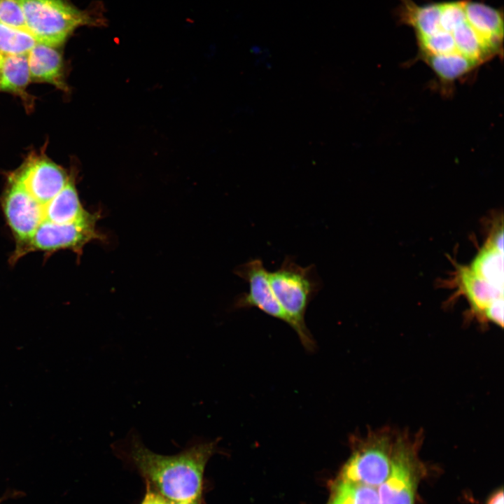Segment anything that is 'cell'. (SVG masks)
I'll return each mask as SVG.
<instances>
[{
	"label": "cell",
	"instance_id": "cell-4",
	"mask_svg": "<svg viewBox=\"0 0 504 504\" xmlns=\"http://www.w3.org/2000/svg\"><path fill=\"white\" fill-rule=\"evenodd\" d=\"M398 433L389 429L369 430L364 438L354 437L353 451L342 468L340 479L372 487L389 475Z\"/></svg>",
	"mask_w": 504,
	"mask_h": 504
},
{
	"label": "cell",
	"instance_id": "cell-5",
	"mask_svg": "<svg viewBox=\"0 0 504 504\" xmlns=\"http://www.w3.org/2000/svg\"><path fill=\"white\" fill-rule=\"evenodd\" d=\"M10 174L34 200L39 216V210L64 188L71 174L46 156L33 155Z\"/></svg>",
	"mask_w": 504,
	"mask_h": 504
},
{
	"label": "cell",
	"instance_id": "cell-22",
	"mask_svg": "<svg viewBox=\"0 0 504 504\" xmlns=\"http://www.w3.org/2000/svg\"><path fill=\"white\" fill-rule=\"evenodd\" d=\"M4 55L0 52V74H1V70L4 62Z\"/></svg>",
	"mask_w": 504,
	"mask_h": 504
},
{
	"label": "cell",
	"instance_id": "cell-19",
	"mask_svg": "<svg viewBox=\"0 0 504 504\" xmlns=\"http://www.w3.org/2000/svg\"><path fill=\"white\" fill-rule=\"evenodd\" d=\"M486 244L503 253V229L502 225L500 228L497 229L491 235Z\"/></svg>",
	"mask_w": 504,
	"mask_h": 504
},
{
	"label": "cell",
	"instance_id": "cell-10",
	"mask_svg": "<svg viewBox=\"0 0 504 504\" xmlns=\"http://www.w3.org/2000/svg\"><path fill=\"white\" fill-rule=\"evenodd\" d=\"M458 279L461 291L468 300L475 314L482 318L484 310L496 299L503 297V291L494 287L469 267H460Z\"/></svg>",
	"mask_w": 504,
	"mask_h": 504
},
{
	"label": "cell",
	"instance_id": "cell-17",
	"mask_svg": "<svg viewBox=\"0 0 504 504\" xmlns=\"http://www.w3.org/2000/svg\"><path fill=\"white\" fill-rule=\"evenodd\" d=\"M503 297L494 300L484 312L482 318L503 326Z\"/></svg>",
	"mask_w": 504,
	"mask_h": 504
},
{
	"label": "cell",
	"instance_id": "cell-2",
	"mask_svg": "<svg viewBox=\"0 0 504 504\" xmlns=\"http://www.w3.org/2000/svg\"><path fill=\"white\" fill-rule=\"evenodd\" d=\"M273 293L308 351H314L316 344L307 328L304 316L309 304L318 293L321 284L314 265L302 267L295 259L286 256L280 267L269 272Z\"/></svg>",
	"mask_w": 504,
	"mask_h": 504
},
{
	"label": "cell",
	"instance_id": "cell-9",
	"mask_svg": "<svg viewBox=\"0 0 504 504\" xmlns=\"http://www.w3.org/2000/svg\"><path fill=\"white\" fill-rule=\"evenodd\" d=\"M31 80L67 90L60 53L49 46L36 43L27 54Z\"/></svg>",
	"mask_w": 504,
	"mask_h": 504
},
{
	"label": "cell",
	"instance_id": "cell-1",
	"mask_svg": "<svg viewBox=\"0 0 504 504\" xmlns=\"http://www.w3.org/2000/svg\"><path fill=\"white\" fill-rule=\"evenodd\" d=\"M217 444L218 440H195L181 451L166 456L150 451L131 430L115 449L162 496L172 501H192L202 500L205 467L217 451Z\"/></svg>",
	"mask_w": 504,
	"mask_h": 504
},
{
	"label": "cell",
	"instance_id": "cell-3",
	"mask_svg": "<svg viewBox=\"0 0 504 504\" xmlns=\"http://www.w3.org/2000/svg\"><path fill=\"white\" fill-rule=\"evenodd\" d=\"M27 31L38 43L51 47L62 44L77 27L102 23L89 12L80 10L64 0H19Z\"/></svg>",
	"mask_w": 504,
	"mask_h": 504
},
{
	"label": "cell",
	"instance_id": "cell-14",
	"mask_svg": "<svg viewBox=\"0 0 504 504\" xmlns=\"http://www.w3.org/2000/svg\"><path fill=\"white\" fill-rule=\"evenodd\" d=\"M330 504H379L374 487L340 479L333 489Z\"/></svg>",
	"mask_w": 504,
	"mask_h": 504
},
{
	"label": "cell",
	"instance_id": "cell-12",
	"mask_svg": "<svg viewBox=\"0 0 504 504\" xmlns=\"http://www.w3.org/2000/svg\"><path fill=\"white\" fill-rule=\"evenodd\" d=\"M469 268L492 286L503 291V253L486 244Z\"/></svg>",
	"mask_w": 504,
	"mask_h": 504
},
{
	"label": "cell",
	"instance_id": "cell-8",
	"mask_svg": "<svg viewBox=\"0 0 504 504\" xmlns=\"http://www.w3.org/2000/svg\"><path fill=\"white\" fill-rule=\"evenodd\" d=\"M466 18L479 36L498 53L502 51V11L481 2L464 0Z\"/></svg>",
	"mask_w": 504,
	"mask_h": 504
},
{
	"label": "cell",
	"instance_id": "cell-11",
	"mask_svg": "<svg viewBox=\"0 0 504 504\" xmlns=\"http://www.w3.org/2000/svg\"><path fill=\"white\" fill-rule=\"evenodd\" d=\"M31 80L27 55H5L0 74V90L20 96L29 106L26 92Z\"/></svg>",
	"mask_w": 504,
	"mask_h": 504
},
{
	"label": "cell",
	"instance_id": "cell-7",
	"mask_svg": "<svg viewBox=\"0 0 504 504\" xmlns=\"http://www.w3.org/2000/svg\"><path fill=\"white\" fill-rule=\"evenodd\" d=\"M234 273L246 281L248 290L238 295L234 309L258 308L265 314L289 325V320L276 300L269 281V272L260 259L240 265Z\"/></svg>",
	"mask_w": 504,
	"mask_h": 504
},
{
	"label": "cell",
	"instance_id": "cell-18",
	"mask_svg": "<svg viewBox=\"0 0 504 504\" xmlns=\"http://www.w3.org/2000/svg\"><path fill=\"white\" fill-rule=\"evenodd\" d=\"M146 492L140 504H168L169 500L146 482Z\"/></svg>",
	"mask_w": 504,
	"mask_h": 504
},
{
	"label": "cell",
	"instance_id": "cell-20",
	"mask_svg": "<svg viewBox=\"0 0 504 504\" xmlns=\"http://www.w3.org/2000/svg\"><path fill=\"white\" fill-rule=\"evenodd\" d=\"M487 504H503V491L500 489L493 493Z\"/></svg>",
	"mask_w": 504,
	"mask_h": 504
},
{
	"label": "cell",
	"instance_id": "cell-21",
	"mask_svg": "<svg viewBox=\"0 0 504 504\" xmlns=\"http://www.w3.org/2000/svg\"><path fill=\"white\" fill-rule=\"evenodd\" d=\"M168 504H202V500L192 501H172L169 500Z\"/></svg>",
	"mask_w": 504,
	"mask_h": 504
},
{
	"label": "cell",
	"instance_id": "cell-13",
	"mask_svg": "<svg viewBox=\"0 0 504 504\" xmlns=\"http://www.w3.org/2000/svg\"><path fill=\"white\" fill-rule=\"evenodd\" d=\"M424 60L438 78L446 83L461 78L479 66L473 60L460 55L429 56L424 57Z\"/></svg>",
	"mask_w": 504,
	"mask_h": 504
},
{
	"label": "cell",
	"instance_id": "cell-6",
	"mask_svg": "<svg viewBox=\"0 0 504 504\" xmlns=\"http://www.w3.org/2000/svg\"><path fill=\"white\" fill-rule=\"evenodd\" d=\"M414 448L409 437L398 433L389 475L379 488V504H414Z\"/></svg>",
	"mask_w": 504,
	"mask_h": 504
},
{
	"label": "cell",
	"instance_id": "cell-16",
	"mask_svg": "<svg viewBox=\"0 0 504 504\" xmlns=\"http://www.w3.org/2000/svg\"><path fill=\"white\" fill-rule=\"evenodd\" d=\"M0 23L13 28L27 30L19 0H0Z\"/></svg>",
	"mask_w": 504,
	"mask_h": 504
},
{
	"label": "cell",
	"instance_id": "cell-15",
	"mask_svg": "<svg viewBox=\"0 0 504 504\" xmlns=\"http://www.w3.org/2000/svg\"><path fill=\"white\" fill-rule=\"evenodd\" d=\"M36 43L27 30L0 23V52L4 56L27 55Z\"/></svg>",
	"mask_w": 504,
	"mask_h": 504
}]
</instances>
